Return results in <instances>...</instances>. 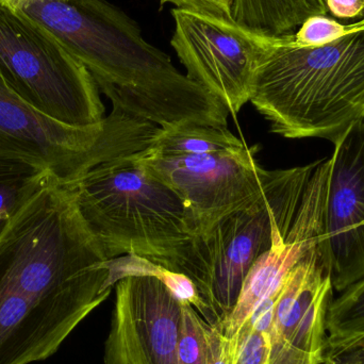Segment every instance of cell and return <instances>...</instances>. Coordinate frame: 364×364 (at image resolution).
Instances as JSON below:
<instances>
[{"label":"cell","instance_id":"obj_1","mask_svg":"<svg viewBox=\"0 0 364 364\" xmlns=\"http://www.w3.org/2000/svg\"><path fill=\"white\" fill-rule=\"evenodd\" d=\"M50 32L91 73L100 91L160 128L227 126L229 112L205 87L182 75L171 58L106 0H8Z\"/></svg>","mask_w":364,"mask_h":364},{"label":"cell","instance_id":"obj_2","mask_svg":"<svg viewBox=\"0 0 364 364\" xmlns=\"http://www.w3.org/2000/svg\"><path fill=\"white\" fill-rule=\"evenodd\" d=\"M250 102L273 134L335 146L364 121V27L316 47L278 36L257 68Z\"/></svg>","mask_w":364,"mask_h":364},{"label":"cell","instance_id":"obj_3","mask_svg":"<svg viewBox=\"0 0 364 364\" xmlns=\"http://www.w3.org/2000/svg\"><path fill=\"white\" fill-rule=\"evenodd\" d=\"M68 186L110 260L138 257L168 271L196 235L186 201L138 153L100 164Z\"/></svg>","mask_w":364,"mask_h":364},{"label":"cell","instance_id":"obj_4","mask_svg":"<svg viewBox=\"0 0 364 364\" xmlns=\"http://www.w3.org/2000/svg\"><path fill=\"white\" fill-rule=\"evenodd\" d=\"M318 161L269 171L261 196L196 235L168 272L183 276L196 295V310L220 325L232 312L242 287L259 258L286 241Z\"/></svg>","mask_w":364,"mask_h":364},{"label":"cell","instance_id":"obj_5","mask_svg":"<svg viewBox=\"0 0 364 364\" xmlns=\"http://www.w3.org/2000/svg\"><path fill=\"white\" fill-rule=\"evenodd\" d=\"M257 151L227 126L186 124L160 128L138 155L181 195L203 235L262 194L269 171L257 161Z\"/></svg>","mask_w":364,"mask_h":364},{"label":"cell","instance_id":"obj_6","mask_svg":"<svg viewBox=\"0 0 364 364\" xmlns=\"http://www.w3.org/2000/svg\"><path fill=\"white\" fill-rule=\"evenodd\" d=\"M159 129L117 105L98 125H66L28 104L0 75V155L44 166L62 183H73L105 162L144 151Z\"/></svg>","mask_w":364,"mask_h":364},{"label":"cell","instance_id":"obj_7","mask_svg":"<svg viewBox=\"0 0 364 364\" xmlns=\"http://www.w3.org/2000/svg\"><path fill=\"white\" fill-rule=\"evenodd\" d=\"M0 75L47 117L75 127L105 119L91 73L42 26L0 0Z\"/></svg>","mask_w":364,"mask_h":364},{"label":"cell","instance_id":"obj_8","mask_svg":"<svg viewBox=\"0 0 364 364\" xmlns=\"http://www.w3.org/2000/svg\"><path fill=\"white\" fill-rule=\"evenodd\" d=\"M172 46L191 80L237 115L250 102L257 68L278 36H265L232 19L174 9Z\"/></svg>","mask_w":364,"mask_h":364},{"label":"cell","instance_id":"obj_9","mask_svg":"<svg viewBox=\"0 0 364 364\" xmlns=\"http://www.w3.org/2000/svg\"><path fill=\"white\" fill-rule=\"evenodd\" d=\"M141 269L115 284L104 364H179L178 343L186 299L166 272L141 259Z\"/></svg>","mask_w":364,"mask_h":364},{"label":"cell","instance_id":"obj_10","mask_svg":"<svg viewBox=\"0 0 364 364\" xmlns=\"http://www.w3.org/2000/svg\"><path fill=\"white\" fill-rule=\"evenodd\" d=\"M333 286L328 256L314 246L284 278L269 328L271 364H323Z\"/></svg>","mask_w":364,"mask_h":364},{"label":"cell","instance_id":"obj_11","mask_svg":"<svg viewBox=\"0 0 364 364\" xmlns=\"http://www.w3.org/2000/svg\"><path fill=\"white\" fill-rule=\"evenodd\" d=\"M326 211L329 272L333 290L364 279V121L335 145Z\"/></svg>","mask_w":364,"mask_h":364},{"label":"cell","instance_id":"obj_12","mask_svg":"<svg viewBox=\"0 0 364 364\" xmlns=\"http://www.w3.org/2000/svg\"><path fill=\"white\" fill-rule=\"evenodd\" d=\"M78 325L53 308L0 289V364L45 360Z\"/></svg>","mask_w":364,"mask_h":364},{"label":"cell","instance_id":"obj_13","mask_svg":"<svg viewBox=\"0 0 364 364\" xmlns=\"http://www.w3.org/2000/svg\"><path fill=\"white\" fill-rule=\"evenodd\" d=\"M318 245L323 246L328 252L326 240L287 237L286 241L276 244L263 254L246 277L232 312L222 324L218 325L224 335L229 339L232 338L261 301L278 292L293 267Z\"/></svg>","mask_w":364,"mask_h":364},{"label":"cell","instance_id":"obj_14","mask_svg":"<svg viewBox=\"0 0 364 364\" xmlns=\"http://www.w3.org/2000/svg\"><path fill=\"white\" fill-rule=\"evenodd\" d=\"M231 17L248 29L269 36L297 31L316 15H328L325 0H230Z\"/></svg>","mask_w":364,"mask_h":364},{"label":"cell","instance_id":"obj_15","mask_svg":"<svg viewBox=\"0 0 364 364\" xmlns=\"http://www.w3.org/2000/svg\"><path fill=\"white\" fill-rule=\"evenodd\" d=\"M44 166L0 155V233L18 210L51 178Z\"/></svg>","mask_w":364,"mask_h":364},{"label":"cell","instance_id":"obj_16","mask_svg":"<svg viewBox=\"0 0 364 364\" xmlns=\"http://www.w3.org/2000/svg\"><path fill=\"white\" fill-rule=\"evenodd\" d=\"M278 292L261 301L237 333L228 338L232 350L231 364H271L269 328Z\"/></svg>","mask_w":364,"mask_h":364},{"label":"cell","instance_id":"obj_17","mask_svg":"<svg viewBox=\"0 0 364 364\" xmlns=\"http://www.w3.org/2000/svg\"><path fill=\"white\" fill-rule=\"evenodd\" d=\"M327 344L339 343L364 333V279L333 299L327 312Z\"/></svg>","mask_w":364,"mask_h":364},{"label":"cell","instance_id":"obj_18","mask_svg":"<svg viewBox=\"0 0 364 364\" xmlns=\"http://www.w3.org/2000/svg\"><path fill=\"white\" fill-rule=\"evenodd\" d=\"M363 27L364 17L360 21L346 25L333 17H328V15H316L306 19L295 33L284 36V40L291 46H322Z\"/></svg>","mask_w":364,"mask_h":364},{"label":"cell","instance_id":"obj_19","mask_svg":"<svg viewBox=\"0 0 364 364\" xmlns=\"http://www.w3.org/2000/svg\"><path fill=\"white\" fill-rule=\"evenodd\" d=\"M209 326L192 304L184 301L178 343L179 364H207Z\"/></svg>","mask_w":364,"mask_h":364},{"label":"cell","instance_id":"obj_20","mask_svg":"<svg viewBox=\"0 0 364 364\" xmlns=\"http://www.w3.org/2000/svg\"><path fill=\"white\" fill-rule=\"evenodd\" d=\"M323 364H364V333L348 341L327 344Z\"/></svg>","mask_w":364,"mask_h":364},{"label":"cell","instance_id":"obj_21","mask_svg":"<svg viewBox=\"0 0 364 364\" xmlns=\"http://www.w3.org/2000/svg\"><path fill=\"white\" fill-rule=\"evenodd\" d=\"M160 4H173L177 9L232 19L230 0H160ZM233 21V19H232Z\"/></svg>","mask_w":364,"mask_h":364},{"label":"cell","instance_id":"obj_22","mask_svg":"<svg viewBox=\"0 0 364 364\" xmlns=\"http://www.w3.org/2000/svg\"><path fill=\"white\" fill-rule=\"evenodd\" d=\"M232 350L228 338L224 335L222 329L214 325H210L208 329V356L207 364H231Z\"/></svg>","mask_w":364,"mask_h":364},{"label":"cell","instance_id":"obj_23","mask_svg":"<svg viewBox=\"0 0 364 364\" xmlns=\"http://www.w3.org/2000/svg\"><path fill=\"white\" fill-rule=\"evenodd\" d=\"M325 4L328 14L337 21H360L364 17V0H325Z\"/></svg>","mask_w":364,"mask_h":364}]
</instances>
